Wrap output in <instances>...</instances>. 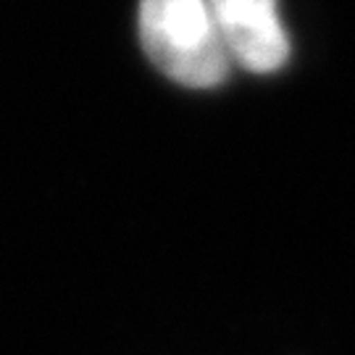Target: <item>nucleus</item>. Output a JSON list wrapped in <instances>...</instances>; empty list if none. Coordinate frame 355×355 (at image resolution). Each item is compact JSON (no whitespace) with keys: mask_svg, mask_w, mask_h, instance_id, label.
<instances>
[{"mask_svg":"<svg viewBox=\"0 0 355 355\" xmlns=\"http://www.w3.org/2000/svg\"><path fill=\"white\" fill-rule=\"evenodd\" d=\"M140 40L158 71L190 89H214L229 76L205 0H140Z\"/></svg>","mask_w":355,"mask_h":355,"instance_id":"obj_1","label":"nucleus"},{"mask_svg":"<svg viewBox=\"0 0 355 355\" xmlns=\"http://www.w3.org/2000/svg\"><path fill=\"white\" fill-rule=\"evenodd\" d=\"M227 51L253 74H274L290 61V37L277 0H205Z\"/></svg>","mask_w":355,"mask_h":355,"instance_id":"obj_2","label":"nucleus"}]
</instances>
